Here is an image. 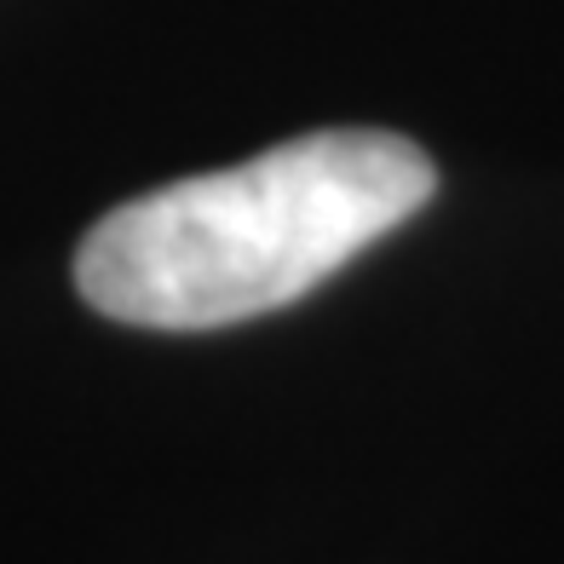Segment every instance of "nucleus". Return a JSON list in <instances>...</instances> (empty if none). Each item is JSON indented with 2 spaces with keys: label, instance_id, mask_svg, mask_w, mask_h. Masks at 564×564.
Here are the masks:
<instances>
[{
  "label": "nucleus",
  "instance_id": "obj_1",
  "mask_svg": "<svg viewBox=\"0 0 564 564\" xmlns=\"http://www.w3.org/2000/svg\"><path fill=\"white\" fill-rule=\"evenodd\" d=\"M432 191L415 139L328 127L110 208L75 248V289L133 328L248 323L312 294Z\"/></svg>",
  "mask_w": 564,
  "mask_h": 564
}]
</instances>
